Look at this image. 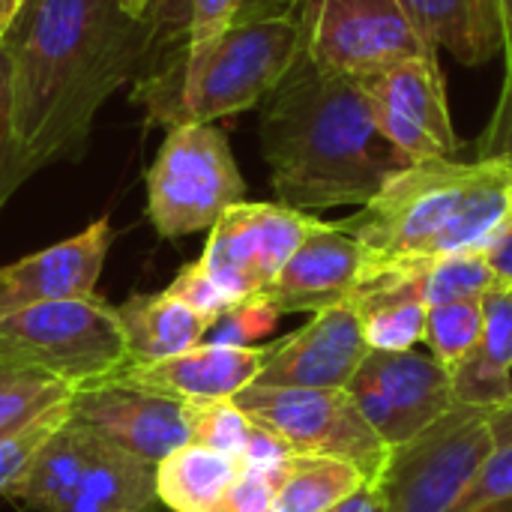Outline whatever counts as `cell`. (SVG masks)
Here are the masks:
<instances>
[{"instance_id":"obj_1","label":"cell","mask_w":512,"mask_h":512,"mask_svg":"<svg viewBox=\"0 0 512 512\" xmlns=\"http://www.w3.org/2000/svg\"><path fill=\"white\" fill-rule=\"evenodd\" d=\"M165 9L132 18L120 0H30L3 39L15 132L36 168L78 159L105 99L141 72Z\"/></svg>"},{"instance_id":"obj_2","label":"cell","mask_w":512,"mask_h":512,"mask_svg":"<svg viewBox=\"0 0 512 512\" xmlns=\"http://www.w3.org/2000/svg\"><path fill=\"white\" fill-rule=\"evenodd\" d=\"M258 132L279 204L303 213L363 207L411 165L381 135L360 81L306 54L264 99Z\"/></svg>"},{"instance_id":"obj_3","label":"cell","mask_w":512,"mask_h":512,"mask_svg":"<svg viewBox=\"0 0 512 512\" xmlns=\"http://www.w3.org/2000/svg\"><path fill=\"white\" fill-rule=\"evenodd\" d=\"M512 216V171L498 162L420 159L342 225L369 267L486 252Z\"/></svg>"},{"instance_id":"obj_4","label":"cell","mask_w":512,"mask_h":512,"mask_svg":"<svg viewBox=\"0 0 512 512\" xmlns=\"http://www.w3.org/2000/svg\"><path fill=\"white\" fill-rule=\"evenodd\" d=\"M303 54L300 21L231 24L198 57H180L174 69L138 84L159 123H216L264 105Z\"/></svg>"},{"instance_id":"obj_5","label":"cell","mask_w":512,"mask_h":512,"mask_svg":"<svg viewBox=\"0 0 512 512\" xmlns=\"http://www.w3.org/2000/svg\"><path fill=\"white\" fill-rule=\"evenodd\" d=\"M12 498L39 512H144L159 501L156 465L69 417Z\"/></svg>"},{"instance_id":"obj_6","label":"cell","mask_w":512,"mask_h":512,"mask_svg":"<svg viewBox=\"0 0 512 512\" xmlns=\"http://www.w3.org/2000/svg\"><path fill=\"white\" fill-rule=\"evenodd\" d=\"M0 357L39 366L72 390L111 381L132 366L117 306H108L96 294L3 315Z\"/></svg>"},{"instance_id":"obj_7","label":"cell","mask_w":512,"mask_h":512,"mask_svg":"<svg viewBox=\"0 0 512 512\" xmlns=\"http://www.w3.org/2000/svg\"><path fill=\"white\" fill-rule=\"evenodd\" d=\"M246 201V180L228 135L213 123L168 129L147 171V219L165 240L210 231L219 216Z\"/></svg>"},{"instance_id":"obj_8","label":"cell","mask_w":512,"mask_h":512,"mask_svg":"<svg viewBox=\"0 0 512 512\" xmlns=\"http://www.w3.org/2000/svg\"><path fill=\"white\" fill-rule=\"evenodd\" d=\"M492 411L453 405L441 420L393 447L378 483L384 512H453L495 450Z\"/></svg>"},{"instance_id":"obj_9","label":"cell","mask_w":512,"mask_h":512,"mask_svg":"<svg viewBox=\"0 0 512 512\" xmlns=\"http://www.w3.org/2000/svg\"><path fill=\"white\" fill-rule=\"evenodd\" d=\"M240 411L273 432L294 456H327L354 465L366 483H381L390 447L375 435L348 390L246 387L234 396Z\"/></svg>"},{"instance_id":"obj_10","label":"cell","mask_w":512,"mask_h":512,"mask_svg":"<svg viewBox=\"0 0 512 512\" xmlns=\"http://www.w3.org/2000/svg\"><path fill=\"white\" fill-rule=\"evenodd\" d=\"M300 27L303 54L315 66L357 81L435 54L399 0H309Z\"/></svg>"},{"instance_id":"obj_11","label":"cell","mask_w":512,"mask_h":512,"mask_svg":"<svg viewBox=\"0 0 512 512\" xmlns=\"http://www.w3.org/2000/svg\"><path fill=\"white\" fill-rule=\"evenodd\" d=\"M315 222V216L285 204L240 201L210 228L198 264L231 303L258 297L276 282Z\"/></svg>"},{"instance_id":"obj_12","label":"cell","mask_w":512,"mask_h":512,"mask_svg":"<svg viewBox=\"0 0 512 512\" xmlns=\"http://www.w3.org/2000/svg\"><path fill=\"white\" fill-rule=\"evenodd\" d=\"M360 87L381 135L405 159H453L462 147L453 129L438 51L360 78Z\"/></svg>"},{"instance_id":"obj_13","label":"cell","mask_w":512,"mask_h":512,"mask_svg":"<svg viewBox=\"0 0 512 512\" xmlns=\"http://www.w3.org/2000/svg\"><path fill=\"white\" fill-rule=\"evenodd\" d=\"M69 408L75 423L150 465H159L174 450L192 444L183 402L123 378L75 390Z\"/></svg>"},{"instance_id":"obj_14","label":"cell","mask_w":512,"mask_h":512,"mask_svg":"<svg viewBox=\"0 0 512 512\" xmlns=\"http://www.w3.org/2000/svg\"><path fill=\"white\" fill-rule=\"evenodd\" d=\"M372 354L363 318L351 300L321 309L297 333L270 345L255 387L348 390Z\"/></svg>"},{"instance_id":"obj_15","label":"cell","mask_w":512,"mask_h":512,"mask_svg":"<svg viewBox=\"0 0 512 512\" xmlns=\"http://www.w3.org/2000/svg\"><path fill=\"white\" fill-rule=\"evenodd\" d=\"M114 243L111 219L99 216L81 234L0 267V318L27 306L96 294L105 255Z\"/></svg>"},{"instance_id":"obj_16","label":"cell","mask_w":512,"mask_h":512,"mask_svg":"<svg viewBox=\"0 0 512 512\" xmlns=\"http://www.w3.org/2000/svg\"><path fill=\"white\" fill-rule=\"evenodd\" d=\"M369 255L342 222H315L264 297L282 312H321L345 303L363 282Z\"/></svg>"},{"instance_id":"obj_17","label":"cell","mask_w":512,"mask_h":512,"mask_svg":"<svg viewBox=\"0 0 512 512\" xmlns=\"http://www.w3.org/2000/svg\"><path fill=\"white\" fill-rule=\"evenodd\" d=\"M267 354L270 345L231 348L201 342L177 357H165L156 363H132L117 378L171 396L177 402H216L234 399L237 393L252 387Z\"/></svg>"},{"instance_id":"obj_18","label":"cell","mask_w":512,"mask_h":512,"mask_svg":"<svg viewBox=\"0 0 512 512\" xmlns=\"http://www.w3.org/2000/svg\"><path fill=\"white\" fill-rule=\"evenodd\" d=\"M366 330L372 351H414L426 339L423 264L369 267L360 288L348 297Z\"/></svg>"},{"instance_id":"obj_19","label":"cell","mask_w":512,"mask_h":512,"mask_svg":"<svg viewBox=\"0 0 512 512\" xmlns=\"http://www.w3.org/2000/svg\"><path fill=\"white\" fill-rule=\"evenodd\" d=\"M399 6L435 51L444 48L465 66L504 54L498 0H399Z\"/></svg>"},{"instance_id":"obj_20","label":"cell","mask_w":512,"mask_h":512,"mask_svg":"<svg viewBox=\"0 0 512 512\" xmlns=\"http://www.w3.org/2000/svg\"><path fill=\"white\" fill-rule=\"evenodd\" d=\"M360 372H366L393 402L408 441L456 405L453 381L435 357L417 351H372Z\"/></svg>"},{"instance_id":"obj_21","label":"cell","mask_w":512,"mask_h":512,"mask_svg":"<svg viewBox=\"0 0 512 512\" xmlns=\"http://www.w3.org/2000/svg\"><path fill=\"white\" fill-rule=\"evenodd\" d=\"M117 318L132 363H156L177 357L204 342L210 321L168 288L159 294H132L117 306Z\"/></svg>"},{"instance_id":"obj_22","label":"cell","mask_w":512,"mask_h":512,"mask_svg":"<svg viewBox=\"0 0 512 512\" xmlns=\"http://www.w3.org/2000/svg\"><path fill=\"white\" fill-rule=\"evenodd\" d=\"M243 462L201 444H186L156 465V498L171 512H216Z\"/></svg>"},{"instance_id":"obj_23","label":"cell","mask_w":512,"mask_h":512,"mask_svg":"<svg viewBox=\"0 0 512 512\" xmlns=\"http://www.w3.org/2000/svg\"><path fill=\"white\" fill-rule=\"evenodd\" d=\"M366 477L339 459L327 456H288L279 471L276 512H336Z\"/></svg>"},{"instance_id":"obj_24","label":"cell","mask_w":512,"mask_h":512,"mask_svg":"<svg viewBox=\"0 0 512 512\" xmlns=\"http://www.w3.org/2000/svg\"><path fill=\"white\" fill-rule=\"evenodd\" d=\"M72 393L75 390L51 372L15 357H0V435L60 402H69Z\"/></svg>"},{"instance_id":"obj_25","label":"cell","mask_w":512,"mask_h":512,"mask_svg":"<svg viewBox=\"0 0 512 512\" xmlns=\"http://www.w3.org/2000/svg\"><path fill=\"white\" fill-rule=\"evenodd\" d=\"M480 339H483V303L480 300L429 306L423 342L429 345L432 357L447 369V375H453L480 351Z\"/></svg>"},{"instance_id":"obj_26","label":"cell","mask_w":512,"mask_h":512,"mask_svg":"<svg viewBox=\"0 0 512 512\" xmlns=\"http://www.w3.org/2000/svg\"><path fill=\"white\" fill-rule=\"evenodd\" d=\"M69 417H72L69 402H60V405L42 411L39 417L21 423L18 429L0 435V498L15 495V489L24 483V477L36 465L39 453L69 423Z\"/></svg>"},{"instance_id":"obj_27","label":"cell","mask_w":512,"mask_h":512,"mask_svg":"<svg viewBox=\"0 0 512 512\" xmlns=\"http://www.w3.org/2000/svg\"><path fill=\"white\" fill-rule=\"evenodd\" d=\"M495 285H498L495 270L489 267L483 252L450 255V258H438V261H426L423 264V297H426V306L483 300Z\"/></svg>"},{"instance_id":"obj_28","label":"cell","mask_w":512,"mask_h":512,"mask_svg":"<svg viewBox=\"0 0 512 512\" xmlns=\"http://www.w3.org/2000/svg\"><path fill=\"white\" fill-rule=\"evenodd\" d=\"M186 420L192 432V444L210 447L216 453H225L237 462L246 459L252 438L258 432V423H252L234 399H216V402H183Z\"/></svg>"},{"instance_id":"obj_29","label":"cell","mask_w":512,"mask_h":512,"mask_svg":"<svg viewBox=\"0 0 512 512\" xmlns=\"http://www.w3.org/2000/svg\"><path fill=\"white\" fill-rule=\"evenodd\" d=\"M39 171L27 156L18 132H15V108H12V63L6 45L0 42V210L12 198V192Z\"/></svg>"},{"instance_id":"obj_30","label":"cell","mask_w":512,"mask_h":512,"mask_svg":"<svg viewBox=\"0 0 512 512\" xmlns=\"http://www.w3.org/2000/svg\"><path fill=\"white\" fill-rule=\"evenodd\" d=\"M279 318H282V312L264 294H258V297H249V300H240V303L228 306L210 324L204 342H210V345H231V348H252L258 339L273 333Z\"/></svg>"},{"instance_id":"obj_31","label":"cell","mask_w":512,"mask_h":512,"mask_svg":"<svg viewBox=\"0 0 512 512\" xmlns=\"http://www.w3.org/2000/svg\"><path fill=\"white\" fill-rule=\"evenodd\" d=\"M453 402L465 408H483L495 411L512 402V375L492 369L480 354H474L465 366H459L453 375Z\"/></svg>"},{"instance_id":"obj_32","label":"cell","mask_w":512,"mask_h":512,"mask_svg":"<svg viewBox=\"0 0 512 512\" xmlns=\"http://www.w3.org/2000/svg\"><path fill=\"white\" fill-rule=\"evenodd\" d=\"M480 303H483V339L477 354L492 369L512 375V288L495 285Z\"/></svg>"},{"instance_id":"obj_33","label":"cell","mask_w":512,"mask_h":512,"mask_svg":"<svg viewBox=\"0 0 512 512\" xmlns=\"http://www.w3.org/2000/svg\"><path fill=\"white\" fill-rule=\"evenodd\" d=\"M512 501V444L495 447L453 512H486Z\"/></svg>"},{"instance_id":"obj_34","label":"cell","mask_w":512,"mask_h":512,"mask_svg":"<svg viewBox=\"0 0 512 512\" xmlns=\"http://www.w3.org/2000/svg\"><path fill=\"white\" fill-rule=\"evenodd\" d=\"M348 393H351L354 405L360 408V414L366 417V423L375 429V435L390 450L408 441V432H405V423H402L399 411L393 408V402L384 396V390L366 372H357V378L351 381Z\"/></svg>"},{"instance_id":"obj_35","label":"cell","mask_w":512,"mask_h":512,"mask_svg":"<svg viewBox=\"0 0 512 512\" xmlns=\"http://www.w3.org/2000/svg\"><path fill=\"white\" fill-rule=\"evenodd\" d=\"M282 465L279 468L243 465L240 477L234 480V486L228 489L216 512H276V486H279Z\"/></svg>"},{"instance_id":"obj_36","label":"cell","mask_w":512,"mask_h":512,"mask_svg":"<svg viewBox=\"0 0 512 512\" xmlns=\"http://www.w3.org/2000/svg\"><path fill=\"white\" fill-rule=\"evenodd\" d=\"M234 24V0H186L183 57H198Z\"/></svg>"},{"instance_id":"obj_37","label":"cell","mask_w":512,"mask_h":512,"mask_svg":"<svg viewBox=\"0 0 512 512\" xmlns=\"http://www.w3.org/2000/svg\"><path fill=\"white\" fill-rule=\"evenodd\" d=\"M168 291L171 294H177L180 300H186L195 312H201L210 324L228 309V306H234L231 300H228V294L201 270V264L195 261V264H186L180 273H177V279L168 285Z\"/></svg>"},{"instance_id":"obj_38","label":"cell","mask_w":512,"mask_h":512,"mask_svg":"<svg viewBox=\"0 0 512 512\" xmlns=\"http://www.w3.org/2000/svg\"><path fill=\"white\" fill-rule=\"evenodd\" d=\"M477 159L498 162V165H504V168L512 171V78H504L498 108H495L486 132L480 135Z\"/></svg>"},{"instance_id":"obj_39","label":"cell","mask_w":512,"mask_h":512,"mask_svg":"<svg viewBox=\"0 0 512 512\" xmlns=\"http://www.w3.org/2000/svg\"><path fill=\"white\" fill-rule=\"evenodd\" d=\"M309 0H234V24L249 21H300Z\"/></svg>"},{"instance_id":"obj_40","label":"cell","mask_w":512,"mask_h":512,"mask_svg":"<svg viewBox=\"0 0 512 512\" xmlns=\"http://www.w3.org/2000/svg\"><path fill=\"white\" fill-rule=\"evenodd\" d=\"M483 255H486L489 267L495 270L498 285L512 288V216L507 219V225L501 228V234L492 240V246Z\"/></svg>"},{"instance_id":"obj_41","label":"cell","mask_w":512,"mask_h":512,"mask_svg":"<svg viewBox=\"0 0 512 512\" xmlns=\"http://www.w3.org/2000/svg\"><path fill=\"white\" fill-rule=\"evenodd\" d=\"M336 512H384V498L378 483H366L360 492H354Z\"/></svg>"},{"instance_id":"obj_42","label":"cell","mask_w":512,"mask_h":512,"mask_svg":"<svg viewBox=\"0 0 512 512\" xmlns=\"http://www.w3.org/2000/svg\"><path fill=\"white\" fill-rule=\"evenodd\" d=\"M492 420V435H495V447H510L512 444V402L495 408L489 414Z\"/></svg>"},{"instance_id":"obj_43","label":"cell","mask_w":512,"mask_h":512,"mask_svg":"<svg viewBox=\"0 0 512 512\" xmlns=\"http://www.w3.org/2000/svg\"><path fill=\"white\" fill-rule=\"evenodd\" d=\"M30 0H0V42L12 33V27L18 24V18L24 15Z\"/></svg>"},{"instance_id":"obj_44","label":"cell","mask_w":512,"mask_h":512,"mask_svg":"<svg viewBox=\"0 0 512 512\" xmlns=\"http://www.w3.org/2000/svg\"><path fill=\"white\" fill-rule=\"evenodd\" d=\"M501 9V24H504V60H507V75L512 78V0H498Z\"/></svg>"},{"instance_id":"obj_45","label":"cell","mask_w":512,"mask_h":512,"mask_svg":"<svg viewBox=\"0 0 512 512\" xmlns=\"http://www.w3.org/2000/svg\"><path fill=\"white\" fill-rule=\"evenodd\" d=\"M171 0H120V6L132 15V18H147L150 12L168 6Z\"/></svg>"},{"instance_id":"obj_46","label":"cell","mask_w":512,"mask_h":512,"mask_svg":"<svg viewBox=\"0 0 512 512\" xmlns=\"http://www.w3.org/2000/svg\"><path fill=\"white\" fill-rule=\"evenodd\" d=\"M486 512H512V501L510 504H504V507H495V510H486Z\"/></svg>"}]
</instances>
